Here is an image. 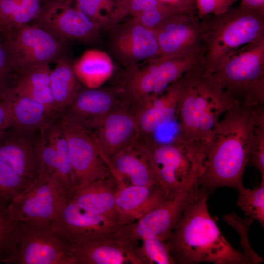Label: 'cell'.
<instances>
[{"instance_id": "cell-1", "label": "cell", "mask_w": 264, "mask_h": 264, "mask_svg": "<svg viewBox=\"0 0 264 264\" xmlns=\"http://www.w3.org/2000/svg\"><path fill=\"white\" fill-rule=\"evenodd\" d=\"M264 105L250 106L238 102L216 123L206 143V167L198 181L210 191L219 187L238 189L254 141Z\"/></svg>"}, {"instance_id": "cell-2", "label": "cell", "mask_w": 264, "mask_h": 264, "mask_svg": "<svg viewBox=\"0 0 264 264\" xmlns=\"http://www.w3.org/2000/svg\"><path fill=\"white\" fill-rule=\"evenodd\" d=\"M209 192L199 187L165 240L171 255L176 263L182 264H252L243 252L230 244L210 216L207 204Z\"/></svg>"}, {"instance_id": "cell-3", "label": "cell", "mask_w": 264, "mask_h": 264, "mask_svg": "<svg viewBox=\"0 0 264 264\" xmlns=\"http://www.w3.org/2000/svg\"><path fill=\"white\" fill-rule=\"evenodd\" d=\"M182 88L177 110L180 138L207 143L212 130L238 101L224 91L200 63L182 76Z\"/></svg>"}, {"instance_id": "cell-4", "label": "cell", "mask_w": 264, "mask_h": 264, "mask_svg": "<svg viewBox=\"0 0 264 264\" xmlns=\"http://www.w3.org/2000/svg\"><path fill=\"white\" fill-rule=\"evenodd\" d=\"M202 19L203 54L200 64L208 74L232 54L264 38V13L242 2L222 13Z\"/></svg>"}, {"instance_id": "cell-5", "label": "cell", "mask_w": 264, "mask_h": 264, "mask_svg": "<svg viewBox=\"0 0 264 264\" xmlns=\"http://www.w3.org/2000/svg\"><path fill=\"white\" fill-rule=\"evenodd\" d=\"M161 184L172 197L198 184L206 167V143L177 136L168 142L140 137Z\"/></svg>"}, {"instance_id": "cell-6", "label": "cell", "mask_w": 264, "mask_h": 264, "mask_svg": "<svg viewBox=\"0 0 264 264\" xmlns=\"http://www.w3.org/2000/svg\"><path fill=\"white\" fill-rule=\"evenodd\" d=\"M210 74L235 100L264 105V38L231 55Z\"/></svg>"}, {"instance_id": "cell-7", "label": "cell", "mask_w": 264, "mask_h": 264, "mask_svg": "<svg viewBox=\"0 0 264 264\" xmlns=\"http://www.w3.org/2000/svg\"><path fill=\"white\" fill-rule=\"evenodd\" d=\"M13 66L20 74L35 66L63 57L65 41L35 24H25L1 33Z\"/></svg>"}, {"instance_id": "cell-8", "label": "cell", "mask_w": 264, "mask_h": 264, "mask_svg": "<svg viewBox=\"0 0 264 264\" xmlns=\"http://www.w3.org/2000/svg\"><path fill=\"white\" fill-rule=\"evenodd\" d=\"M68 199L61 186L52 178L39 174L9 203L12 216L24 224H52Z\"/></svg>"}, {"instance_id": "cell-9", "label": "cell", "mask_w": 264, "mask_h": 264, "mask_svg": "<svg viewBox=\"0 0 264 264\" xmlns=\"http://www.w3.org/2000/svg\"><path fill=\"white\" fill-rule=\"evenodd\" d=\"M59 125L68 144L74 187L112 175L91 130L65 114Z\"/></svg>"}, {"instance_id": "cell-10", "label": "cell", "mask_w": 264, "mask_h": 264, "mask_svg": "<svg viewBox=\"0 0 264 264\" xmlns=\"http://www.w3.org/2000/svg\"><path fill=\"white\" fill-rule=\"evenodd\" d=\"M9 264H75L69 242L52 224L24 223Z\"/></svg>"}, {"instance_id": "cell-11", "label": "cell", "mask_w": 264, "mask_h": 264, "mask_svg": "<svg viewBox=\"0 0 264 264\" xmlns=\"http://www.w3.org/2000/svg\"><path fill=\"white\" fill-rule=\"evenodd\" d=\"M106 32L108 53L125 68L159 56L155 31L132 17L125 19Z\"/></svg>"}, {"instance_id": "cell-12", "label": "cell", "mask_w": 264, "mask_h": 264, "mask_svg": "<svg viewBox=\"0 0 264 264\" xmlns=\"http://www.w3.org/2000/svg\"><path fill=\"white\" fill-rule=\"evenodd\" d=\"M199 189L197 184L175 196L168 197L134 222L121 226L115 239L135 245L139 241L146 238L158 237L165 240L178 222L186 206Z\"/></svg>"}, {"instance_id": "cell-13", "label": "cell", "mask_w": 264, "mask_h": 264, "mask_svg": "<svg viewBox=\"0 0 264 264\" xmlns=\"http://www.w3.org/2000/svg\"><path fill=\"white\" fill-rule=\"evenodd\" d=\"M34 24L66 41L88 44L101 41V27L78 9L73 0H45Z\"/></svg>"}, {"instance_id": "cell-14", "label": "cell", "mask_w": 264, "mask_h": 264, "mask_svg": "<svg viewBox=\"0 0 264 264\" xmlns=\"http://www.w3.org/2000/svg\"><path fill=\"white\" fill-rule=\"evenodd\" d=\"M154 31L160 57H184L203 53L202 24L195 12L177 11Z\"/></svg>"}, {"instance_id": "cell-15", "label": "cell", "mask_w": 264, "mask_h": 264, "mask_svg": "<svg viewBox=\"0 0 264 264\" xmlns=\"http://www.w3.org/2000/svg\"><path fill=\"white\" fill-rule=\"evenodd\" d=\"M52 225L70 244L115 239L121 227L103 216L80 208L68 198Z\"/></svg>"}, {"instance_id": "cell-16", "label": "cell", "mask_w": 264, "mask_h": 264, "mask_svg": "<svg viewBox=\"0 0 264 264\" xmlns=\"http://www.w3.org/2000/svg\"><path fill=\"white\" fill-rule=\"evenodd\" d=\"M93 129L99 148L109 159L134 145L140 135L133 112L124 105L108 113Z\"/></svg>"}, {"instance_id": "cell-17", "label": "cell", "mask_w": 264, "mask_h": 264, "mask_svg": "<svg viewBox=\"0 0 264 264\" xmlns=\"http://www.w3.org/2000/svg\"><path fill=\"white\" fill-rule=\"evenodd\" d=\"M125 104L121 91L116 85L80 90L64 114L91 130L105 115Z\"/></svg>"}, {"instance_id": "cell-18", "label": "cell", "mask_w": 264, "mask_h": 264, "mask_svg": "<svg viewBox=\"0 0 264 264\" xmlns=\"http://www.w3.org/2000/svg\"><path fill=\"white\" fill-rule=\"evenodd\" d=\"M116 183L115 205L121 226L134 222L168 197L166 190L160 184L137 186Z\"/></svg>"}, {"instance_id": "cell-19", "label": "cell", "mask_w": 264, "mask_h": 264, "mask_svg": "<svg viewBox=\"0 0 264 264\" xmlns=\"http://www.w3.org/2000/svg\"><path fill=\"white\" fill-rule=\"evenodd\" d=\"M182 88L181 76L161 94L134 110L133 113L139 126L140 137H152L159 128L177 118Z\"/></svg>"}, {"instance_id": "cell-20", "label": "cell", "mask_w": 264, "mask_h": 264, "mask_svg": "<svg viewBox=\"0 0 264 264\" xmlns=\"http://www.w3.org/2000/svg\"><path fill=\"white\" fill-rule=\"evenodd\" d=\"M108 166L117 182L137 186L161 184L146 149L137 141L109 159Z\"/></svg>"}, {"instance_id": "cell-21", "label": "cell", "mask_w": 264, "mask_h": 264, "mask_svg": "<svg viewBox=\"0 0 264 264\" xmlns=\"http://www.w3.org/2000/svg\"><path fill=\"white\" fill-rule=\"evenodd\" d=\"M117 183L112 175L75 186L68 198L80 208L117 223L115 199Z\"/></svg>"}, {"instance_id": "cell-22", "label": "cell", "mask_w": 264, "mask_h": 264, "mask_svg": "<svg viewBox=\"0 0 264 264\" xmlns=\"http://www.w3.org/2000/svg\"><path fill=\"white\" fill-rule=\"evenodd\" d=\"M70 244L75 264H142L135 245L115 238Z\"/></svg>"}, {"instance_id": "cell-23", "label": "cell", "mask_w": 264, "mask_h": 264, "mask_svg": "<svg viewBox=\"0 0 264 264\" xmlns=\"http://www.w3.org/2000/svg\"><path fill=\"white\" fill-rule=\"evenodd\" d=\"M3 101L7 107L9 127L17 131L30 132L49 127L56 114L34 100L11 90Z\"/></svg>"}, {"instance_id": "cell-24", "label": "cell", "mask_w": 264, "mask_h": 264, "mask_svg": "<svg viewBox=\"0 0 264 264\" xmlns=\"http://www.w3.org/2000/svg\"><path fill=\"white\" fill-rule=\"evenodd\" d=\"M0 159L9 164L29 183L38 176L35 147L25 138L7 136L0 139Z\"/></svg>"}, {"instance_id": "cell-25", "label": "cell", "mask_w": 264, "mask_h": 264, "mask_svg": "<svg viewBox=\"0 0 264 264\" xmlns=\"http://www.w3.org/2000/svg\"><path fill=\"white\" fill-rule=\"evenodd\" d=\"M75 74L87 88H97L112 76L114 61L107 52L97 50L86 51L73 65Z\"/></svg>"}, {"instance_id": "cell-26", "label": "cell", "mask_w": 264, "mask_h": 264, "mask_svg": "<svg viewBox=\"0 0 264 264\" xmlns=\"http://www.w3.org/2000/svg\"><path fill=\"white\" fill-rule=\"evenodd\" d=\"M49 87L57 111L61 112L71 104L81 88L72 65L62 57L51 70Z\"/></svg>"}, {"instance_id": "cell-27", "label": "cell", "mask_w": 264, "mask_h": 264, "mask_svg": "<svg viewBox=\"0 0 264 264\" xmlns=\"http://www.w3.org/2000/svg\"><path fill=\"white\" fill-rule=\"evenodd\" d=\"M73 4L105 31L128 16L122 0H73Z\"/></svg>"}, {"instance_id": "cell-28", "label": "cell", "mask_w": 264, "mask_h": 264, "mask_svg": "<svg viewBox=\"0 0 264 264\" xmlns=\"http://www.w3.org/2000/svg\"><path fill=\"white\" fill-rule=\"evenodd\" d=\"M45 0H2L0 3L2 32L34 21L40 15Z\"/></svg>"}, {"instance_id": "cell-29", "label": "cell", "mask_w": 264, "mask_h": 264, "mask_svg": "<svg viewBox=\"0 0 264 264\" xmlns=\"http://www.w3.org/2000/svg\"><path fill=\"white\" fill-rule=\"evenodd\" d=\"M47 138L56 151V181L68 196L74 186L73 173L67 142L59 124L50 127Z\"/></svg>"}, {"instance_id": "cell-30", "label": "cell", "mask_w": 264, "mask_h": 264, "mask_svg": "<svg viewBox=\"0 0 264 264\" xmlns=\"http://www.w3.org/2000/svg\"><path fill=\"white\" fill-rule=\"evenodd\" d=\"M9 203L0 198V264H9L20 240L23 223L11 215Z\"/></svg>"}, {"instance_id": "cell-31", "label": "cell", "mask_w": 264, "mask_h": 264, "mask_svg": "<svg viewBox=\"0 0 264 264\" xmlns=\"http://www.w3.org/2000/svg\"><path fill=\"white\" fill-rule=\"evenodd\" d=\"M140 246L134 247V252L142 264H174L165 240L158 237L146 238Z\"/></svg>"}, {"instance_id": "cell-32", "label": "cell", "mask_w": 264, "mask_h": 264, "mask_svg": "<svg viewBox=\"0 0 264 264\" xmlns=\"http://www.w3.org/2000/svg\"><path fill=\"white\" fill-rule=\"evenodd\" d=\"M238 191L236 205L244 212L245 215L257 220L264 226V180L259 186L253 189L242 186Z\"/></svg>"}, {"instance_id": "cell-33", "label": "cell", "mask_w": 264, "mask_h": 264, "mask_svg": "<svg viewBox=\"0 0 264 264\" xmlns=\"http://www.w3.org/2000/svg\"><path fill=\"white\" fill-rule=\"evenodd\" d=\"M29 184L9 164L0 159V198L9 203Z\"/></svg>"}, {"instance_id": "cell-34", "label": "cell", "mask_w": 264, "mask_h": 264, "mask_svg": "<svg viewBox=\"0 0 264 264\" xmlns=\"http://www.w3.org/2000/svg\"><path fill=\"white\" fill-rule=\"evenodd\" d=\"M42 136L39 141L34 146L38 164V173L47 176L57 182L55 149L48 138H44V134Z\"/></svg>"}, {"instance_id": "cell-35", "label": "cell", "mask_w": 264, "mask_h": 264, "mask_svg": "<svg viewBox=\"0 0 264 264\" xmlns=\"http://www.w3.org/2000/svg\"><path fill=\"white\" fill-rule=\"evenodd\" d=\"M224 220L232 226L241 235L242 245V252L248 257L252 264H259L263 262L262 258L258 256L250 247L247 238V232L250 225L254 220L252 218L247 217L245 220L238 217L234 213L225 215Z\"/></svg>"}, {"instance_id": "cell-36", "label": "cell", "mask_w": 264, "mask_h": 264, "mask_svg": "<svg viewBox=\"0 0 264 264\" xmlns=\"http://www.w3.org/2000/svg\"><path fill=\"white\" fill-rule=\"evenodd\" d=\"M11 91L14 94L31 98L55 113H58L49 86H36L16 82Z\"/></svg>"}, {"instance_id": "cell-37", "label": "cell", "mask_w": 264, "mask_h": 264, "mask_svg": "<svg viewBox=\"0 0 264 264\" xmlns=\"http://www.w3.org/2000/svg\"><path fill=\"white\" fill-rule=\"evenodd\" d=\"M15 70L5 39H0V101H2L12 88L13 74Z\"/></svg>"}, {"instance_id": "cell-38", "label": "cell", "mask_w": 264, "mask_h": 264, "mask_svg": "<svg viewBox=\"0 0 264 264\" xmlns=\"http://www.w3.org/2000/svg\"><path fill=\"white\" fill-rule=\"evenodd\" d=\"M260 172L261 180H264V114L260 118L248 164Z\"/></svg>"}, {"instance_id": "cell-39", "label": "cell", "mask_w": 264, "mask_h": 264, "mask_svg": "<svg viewBox=\"0 0 264 264\" xmlns=\"http://www.w3.org/2000/svg\"><path fill=\"white\" fill-rule=\"evenodd\" d=\"M51 71L49 64L35 66L21 73L16 82L31 86H48Z\"/></svg>"}, {"instance_id": "cell-40", "label": "cell", "mask_w": 264, "mask_h": 264, "mask_svg": "<svg viewBox=\"0 0 264 264\" xmlns=\"http://www.w3.org/2000/svg\"><path fill=\"white\" fill-rule=\"evenodd\" d=\"M237 0H194L199 19L218 15L227 10Z\"/></svg>"}, {"instance_id": "cell-41", "label": "cell", "mask_w": 264, "mask_h": 264, "mask_svg": "<svg viewBox=\"0 0 264 264\" xmlns=\"http://www.w3.org/2000/svg\"><path fill=\"white\" fill-rule=\"evenodd\" d=\"M122 2L128 15L132 18L163 3L159 0H122Z\"/></svg>"}, {"instance_id": "cell-42", "label": "cell", "mask_w": 264, "mask_h": 264, "mask_svg": "<svg viewBox=\"0 0 264 264\" xmlns=\"http://www.w3.org/2000/svg\"><path fill=\"white\" fill-rule=\"evenodd\" d=\"M8 128L9 122L7 107L3 101H0V139L4 136Z\"/></svg>"}, {"instance_id": "cell-43", "label": "cell", "mask_w": 264, "mask_h": 264, "mask_svg": "<svg viewBox=\"0 0 264 264\" xmlns=\"http://www.w3.org/2000/svg\"><path fill=\"white\" fill-rule=\"evenodd\" d=\"M244 5L264 13V0H241Z\"/></svg>"}, {"instance_id": "cell-44", "label": "cell", "mask_w": 264, "mask_h": 264, "mask_svg": "<svg viewBox=\"0 0 264 264\" xmlns=\"http://www.w3.org/2000/svg\"><path fill=\"white\" fill-rule=\"evenodd\" d=\"M188 3L193 8L195 9L194 5V0H186Z\"/></svg>"}, {"instance_id": "cell-45", "label": "cell", "mask_w": 264, "mask_h": 264, "mask_svg": "<svg viewBox=\"0 0 264 264\" xmlns=\"http://www.w3.org/2000/svg\"><path fill=\"white\" fill-rule=\"evenodd\" d=\"M2 31V27L1 26V25L0 24V33H1Z\"/></svg>"}, {"instance_id": "cell-46", "label": "cell", "mask_w": 264, "mask_h": 264, "mask_svg": "<svg viewBox=\"0 0 264 264\" xmlns=\"http://www.w3.org/2000/svg\"><path fill=\"white\" fill-rule=\"evenodd\" d=\"M2 0H0V3L2 1Z\"/></svg>"}, {"instance_id": "cell-47", "label": "cell", "mask_w": 264, "mask_h": 264, "mask_svg": "<svg viewBox=\"0 0 264 264\" xmlns=\"http://www.w3.org/2000/svg\"></svg>"}]
</instances>
